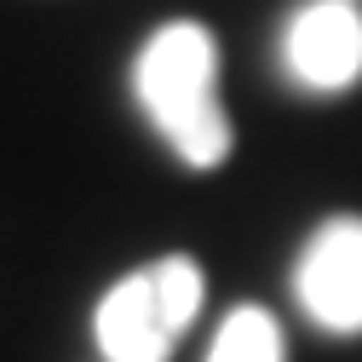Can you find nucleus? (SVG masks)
<instances>
[{
    "instance_id": "20e7f679",
    "label": "nucleus",
    "mask_w": 362,
    "mask_h": 362,
    "mask_svg": "<svg viewBox=\"0 0 362 362\" xmlns=\"http://www.w3.org/2000/svg\"><path fill=\"white\" fill-rule=\"evenodd\" d=\"M282 69L305 93H351L362 81V0H305L282 23Z\"/></svg>"
},
{
    "instance_id": "f03ea898",
    "label": "nucleus",
    "mask_w": 362,
    "mask_h": 362,
    "mask_svg": "<svg viewBox=\"0 0 362 362\" xmlns=\"http://www.w3.org/2000/svg\"><path fill=\"white\" fill-rule=\"evenodd\" d=\"M202 264L190 253H167L144 270L121 276L98 310H93V334L104 362H167L178 351V339L190 334V322L202 316Z\"/></svg>"
},
{
    "instance_id": "f257e3e1",
    "label": "nucleus",
    "mask_w": 362,
    "mask_h": 362,
    "mask_svg": "<svg viewBox=\"0 0 362 362\" xmlns=\"http://www.w3.org/2000/svg\"><path fill=\"white\" fill-rule=\"evenodd\" d=\"M132 98L150 115V127L167 139V150L196 167L213 173L230 161L236 150V127L218 104V47L207 23H161L132 64Z\"/></svg>"
},
{
    "instance_id": "7ed1b4c3",
    "label": "nucleus",
    "mask_w": 362,
    "mask_h": 362,
    "mask_svg": "<svg viewBox=\"0 0 362 362\" xmlns=\"http://www.w3.org/2000/svg\"><path fill=\"white\" fill-rule=\"evenodd\" d=\"M299 310L328 334H362V213H334L293 264Z\"/></svg>"
},
{
    "instance_id": "39448f33",
    "label": "nucleus",
    "mask_w": 362,
    "mask_h": 362,
    "mask_svg": "<svg viewBox=\"0 0 362 362\" xmlns=\"http://www.w3.org/2000/svg\"><path fill=\"white\" fill-rule=\"evenodd\" d=\"M207 362H288L282 322H276L264 305H236V310L218 322Z\"/></svg>"
}]
</instances>
